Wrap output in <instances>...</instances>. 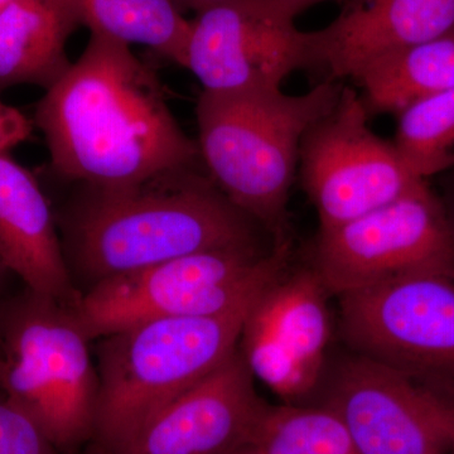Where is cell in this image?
I'll return each instance as SVG.
<instances>
[{
    "mask_svg": "<svg viewBox=\"0 0 454 454\" xmlns=\"http://www.w3.org/2000/svg\"><path fill=\"white\" fill-rule=\"evenodd\" d=\"M35 124L53 172L86 186H128L201 160L153 68L98 35L46 90Z\"/></svg>",
    "mask_w": 454,
    "mask_h": 454,
    "instance_id": "cell-1",
    "label": "cell"
},
{
    "mask_svg": "<svg viewBox=\"0 0 454 454\" xmlns=\"http://www.w3.org/2000/svg\"><path fill=\"white\" fill-rule=\"evenodd\" d=\"M83 187L71 217V243L94 284L191 254L260 249L256 221L199 164L128 186Z\"/></svg>",
    "mask_w": 454,
    "mask_h": 454,
    "instance_id": "cell-2",
    "label": "cell"
},
{
    "mask_svg": "<svg viewBox=\"0 0 454 454\" xmlns=\"http://www.w3.org/2000/svg\"><path fill=\"white\" fill-rule=\"evenodd\" d=\"M342 89L340 82H321L301 95H200L197 146L206 172L232 205L273 235L274 244L288 240L289 192L301 140Z\"/></svg>",
    "mask_w": 454,
    "mask_h": 454,
    "instance_id": "cell-3",
    "label": "cell"
},
{
    "mask_svg": "<svg viewBox=\"0 0 454 454\" xmlns=\"http://www.w3.org/2000/svg\"><path fill=\"white\" fill-rule=\"evenodd\" d=\"M258 298L225 315L145 319L103 337L95 434L104 446L118 452L164 405L231 357Z\"/></svg>",
    "mask_w": 454,
    "mask_h": 454,
    "instance_id": "cell-4",
    "label": "cell"
},
{
    "mask_svg": "<svg viewBox=\"0 0 454 454\" xmlns=\"http://www.w3.org/2000/svg\"><path fill=\"white\" fill-rule=\"evenodd\" d=\"M70 304L26 291L0 300V387L55 444L95 434L98 372Z\"/></svg>",
    "mask_w": 454,
    "mask_h": 454,
    "instance_id": "cell-5",
    "label": "cell"
},
{
    "mask_svg": "<svg viewBox=\"0 0 454 454\" xmlns=\"http://www.w3.org/2000/svg\"><path fill=\"white\" fill-rule=\"evenodd\" d=\"M291 244L212 250L92 284L73 304L90 340L160 317H214L258 298L286 274Z\"/></svg>",
    "mask_w": 454,
    "mask_h": 454,
    "instance_id": "cell-6",
    "label": "cell"
},
{
    "mask_svg": "<svg viewBox=\"0 0 454 454\" xmlns=\"http://www.w3.org/2000/svg\"><path fill=\"white\" fill-rule=\"evenodd\" d=\"M340 328L357 354L439 387L454 385V267L426 269L340 295Z\"/></svg>",
    "mask_w": 454,
    "mask_h": 454,
    "instance_id": "cell-7",
    "label": "cell"
},
{
    "mask_svg": "<svg viewBox=\"0 0 454 454\" xmlns=\"http://www.w3.org/2000/svg\"><path fill=\"white\" fill-rule=\"evenodd\" d=\"M369 118L360 95L343 86L333 109L301 140L298 172L321 231L345 225L427 184L405 166L393 142L373 133Z\"/></svg>",
    "mask_w": 454,
    "mask_h": 454,
    "instance_id": "cell-8",
    "label": "cell"
},
{
    "mask_svg": "<svg viewBox=\"0 0 454 454\" xmlns=\"http://www.w3.org/2000/svg\"><path fill=\"white\" fill-rule=\"evenodd\" d=\"M444 267H454V227L426 184L345 225L319 230L313 269L340 297Z\"/></svg>",
    "mask_w": 454,
    "mask_h": 454,
    "instance_id": "cell-9",
    "label": "cell"
},
{
    "mask_svg": "<svg viewBox=\"0 0 454 454\" xmlns=\"http://www.w3.org/2000/svg\"><path fill=\"white\" fill-rule=\"evenodd\" d=\"M324 405L360 454L454 452L452 394L365 355L340 364Z\"/></svg>",
    "mask_w": 454,
    "mask_h": 454,
    "instance_id": "cell-10",
    "label": "cell"
},
{
    "mask_svg": "<svg viewBox=\"0 0 454 454\" xmlns=\"http://www.w3.org/2000/svg\"><path fill=\"white\" fill-rule=\"evenodd\" d=\"M274 0H230L191 20L184 65L215 94L274 91L309 70V32Z\"/></svg>",
    "mask_w": 454,
    "mask_h": 454,
    "instance_id": "cell-11",
    "label": "cell"
},
{
    "mask_svg": "<svg viewBox=\"0 0 454 454\" xmlns=\"http://www.w3.org/2000/svg\"><path fill=\"white\" fill-rule=\"evenodd\" d=\"M327 288L315 269L283 274L247 313L239 348L274 393L295 402L315 389L331 334Z\"/></svg>",
    "mask_w": 454,
    "mask_h": 454,
    "instance_id": "cell-12",
    "label": "cell"
},
{
    "mask_svg": "<svg viewBox=\"0 0 454 454\" xmlns=\"http://www.w3.org/2000/svg\"><path fill=\"white\" fill-rule=\"evenodd\" d=\"M264 406L238 348L114 454H234L249 443Z\"/></svg>",
    "mask_w": 454,
    "mask_h": 454,
    "instance_id": "cell-13",
    "label": "cell"
},
{
    "mask_svg": "<svg viewBox=\"0 0 454 454\" xmlns=\"http://www.w3.org/2000/svg\"><path fill=\"white\" fill-rule=\"evenodd\" d=\"M454 35V0H348L339 16L309 32V70L322 82L354 79L375 59Z\"/></svg>",
    "mask_w": 454,
    "mask_h": 454,
    "instance_id": "cell-14",
    "label": "cell"
},
{
    "mask_svg": "<svg viewBox=\"0 0 454 454\" xmlns=\"http://www.w3.org/2000/svg\"><path fill=\"white\" fill-rule=\"evenodd\" d=\"M0 260L38 294L70 306L79 297L49 200L32 173L9 154L0 155Z\"/></svg>",
    "mask_w": 454,
    "mask_h": 454,
    "instance_id": "cell-15",
    "label": "cell"
},
{
    "mask_svg": "<svg viewBox=\"0 0 454 454\" xmlns=\"http://www.w3.org/2000/svg\"><path fill=\"white\" fill-rule=\"evenodd\" d=\"M66 0H14L0 12V90H49L73 62L66 44L79 28Z\"/></svg>",
    "mask_w": 454,
    "mask_h": 454,
    "instance_id": "cell-16",
    "label": "cell"
},
{
    "mask_svg": "<svg viewBox=\"0 0 454 454\" xmlns=\"http://www.w3.org/2000/svg\"><path fill=\"white\" fill-rule=\"evenodd\" d=\"M372 114H397L454 88V35L375 59L354 77Z\"/></svg>",
    "mask_w": 454,
    "mask_h": 454,
    "instance_id": "cell-17",
    "label": "cell"
},
{
    "mask_svg": "<svg viewBox=\"0 0 454 454\" xmlns=\"http://www.w3.org/2000/svg\"><path fill=\"white\" fill-rule=\"evenodd\" d=\"M80 27L131 46L142 44L184 65L191 20L172 0H66Z\"/></svg>",
    "mask_w": 454,
    "mask_h": 454,
    "instance_id": "cell-18",
    "label": "cell"
},
{
    "mask_svg": "<svg viewBox=\"0 0 454 454\" xmlns=\"http://www.w3.org/2000/svg\"><path fill=\"white\" fill-rule=\"evenodd\" d=\"M247 447L255 454H360L325 405L265 404Z\"/></svg>",
    "mask_w": 454,
    "mask_h": 454,
    "instance_id": "cell-19",
    "label": "cell"
},
{
    "mask_svg": "<svg viewBox=\"0 0 454 454\" xmlns=\"http://www.w3.org/2000/svg\"><path fill=\"white\" fill-rule=\"evenodd\" d=\"M393 145L417 177L454 166V88L439 92L397 114Z\"/></svg>",
    "mask_w": 454,
    "mask_h": 454,
    "instance_id": "cell-20",
    "label": "cell"
},
{
    "mask_svg": "<svg viewBox=\"0 0 454 454\" xmlns=\"http://www.w3.org/2000/svg\"><path fill=\"white\" fill-rule=\"evenodd\" d=\"M35 420L0 387V454H59Z\"/></svg>",
    "mask_w": 454,
    "mask_h": 454,
    "instance_id": "cell-21",
    "label": "cell"
},
{
    "mask_svg": "<svg viewBox=\"0 0 454 454\" xmlns=\"http://www.w3.org/2000/svg\"><path fill=\"white\" fill-rule=\"evenodd\" d=\"M33 125L20 110L0 100V155L31 138Z\"/></svg>",
    "mask_w": 454,
    "mask_h": 454,
    "instance_id": "cell-22",
    "label": "cell"
},
{
    "mask_svg": "<svg viewBox=\"0 0 454 454\" xmlns=\"http://www.w3.org/2000/svg\"><path fill=\"white\" fill-rule=\"evenodd\" d=\"M182 12L192 11L196 14L202 13L207 9L217 7V5L225 4L230 0H172Z\"/></svg>",
    "mask_w": 454,
    "mask_h": 454,
    "instance_id": "cell-23",
    "label": "cell"
},
{
    "mask_svg": "<svg viewBox=\"0 0 454 454\" xmlns=\"http://www.w3.org/2000/svg\"><path fill=\"white\" fill-rule=\"evenodd\" d=\"M283 11L291 14L293 17H297L301 12L306 11L313 5L319 4V3L327 2V0H274Z\"/></svg>",
    "mask_w": 454,
    "mask_h": 454,
    "instance_id": "cell-24",
    "label": "cell"
},
{
    "mask_svg": "<svg viewBox=\"0 0 454 454\" xmlns=\"http://www.w3.org/2000/svg\"><path fill=\"white\" fill-rule=\"evenodd\" d=\"M8 273V269L5 268V265L3 264L2 260H0V294H2L3 286H4L5 278H7Z\"/></svg>",
    "mask_w": 454,
    "mask_h": 454,
    "instance_id": "cell-25",
    "label": "cell"
},
{
    "mask_svg": "<svg viewBox=\"0 0 454 454\" xmlns=\"http://www.w3.org/2000/svg\"><path fill=\"white\" fill-rule=\"evenodd\" d=\"M13 2L14 0H0V12L4 11V9Z\"/></svg>",
    "mask_w": 454,
    "mask_h": 454,
    "instance_id": "cell-26",
    "label": "cell"
},
{
    "mask_svg": "<svg viewBox=\"0 0 454 454\" xmlns=\"http://www.w3.org/2000/svg\"><path fill=\"white\" fill-rule=\"evenodd\" d=\"M234 454H255V453H254L253 450H250L249 447H244V448H241L240 450H238V452H236Z\"/></svg>",
    "mask_w": 454,
    "mask_h": 454,
    "instance_id": "cell-27",
    "label": "cell"
},
{
    "mask_svg": "<svg viewBox=\"0 0 454 454\" xmlns=\"http://www.w3.org/2000/svg\"><path fill=\"white\" fill-rule=\"evenodd\" d=\"M452 454H454V452Z\"/></svg>",
    "mask_w": 454,
    "mask_h": 454,
    "instance_id": "cell-28",
    "label": "cell"
}]
</instances>
